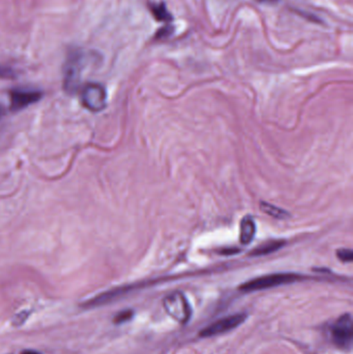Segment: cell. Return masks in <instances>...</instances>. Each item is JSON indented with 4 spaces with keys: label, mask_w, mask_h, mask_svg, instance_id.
Here are the masks:
<instances>
[{
    "label": "cell",
    "mask_w": 353,
    "mask_h": 354,
    "mask_svg": "<svg viewBox=\"0 0 353 354\" xmlns=\"http://www.w3.org/2000/svg\"><path fill=\"white\" fill-rule=\"evenodd\" d=\"M300 279V276L294 274H269V276L261 277V278L249 281V282H247L246 284L240 287V290L245 291V292L265 290V289L273 288V287L296 282Z\"/></svg>",
    "instance_id": "6da1fadb"
},
{
    "label": "cell",
    "mask_w": 353,
    "mask_h": 354,
    "mask_svg": "<svg viewBox=\"0 0 353 354\" xmlns=\"http://www.w3.org/2000/svg\"><path fill=\"white\" fill-rule=\"evenodd\" d=\"M332 340L339 349L350 351L352 347L353 322L352 314H344L332 328Z\"/></svg>",
    "instance_id": "7a4b0ae2"
},
{
    "label": "cell",
    "mask_w": 353,
    "mask_h": 354,
    "mask_svg": "<svg viewBox=\"0 0 353 354\" xmlns=\"http://www.w3.org/2000/svg\"><path fill=\"white\" fill-rule=\"evenodd\" d=\"M107 91L99 83H88L81 93V102L83 106L90 112L103 111L107 106Z\"/></svg>",
    "instance_id": "3957f363"
},
{
    "label": "cell",
    "mask_w": 353,
    "mask_h": 354,
    "mask_svg": "<svg viewBox=\"0 0 353 354\" xmlns=\"http://www.w3.org/2000/svg\"><path fill=\"white\" fill-rule=\"evenodd\" d=\"M82 68L83 56L80 52L75 51L68 57L64 71V88L66 93H73L78 89Z\"/></svg>",
    "instance_id": "277c9868"
},
{
    "label": "cell",
    "mask_w": 353,
    "mask_h": 354,
    "mask_svg": "<svg viewBox=\"0 0 353 354\" xmlns=\"http://www.w3.org/2000/svg\"><path fill=\"white\" fill-rule=\"evenodd\" d=\"M247 316L245 314H236V315L228 316L223 319L218 320L215 324L205 328L201 330L200 336L203 338H209V337L219 336V335L225 334L234 328L244 324Z\"/></svg>",
    "instance_id": "5b68a950"
},
{
    "label": "cell",
    "mask_w": 353,
    "mask_h": 354,
    "mask_svg": "<svg viewBox=\"0 0 353 354\" xmlns=\"http://www.w3.org/2000/svg\"><path fill=\"white\" fill-rule=\"evenodd\" d=\"M10 108L15 111H19L39 102L43 93L37 89L17 88L10 91Z\"/></svg>",
    "instance_id": "8992f818"
},
{
    "label": "cell",
    "mask_w": 353,
    "mask_h": 354,
    "mask_svg": "<svg viewBox=\"0 0 353 354\" xmlns=\"http://www.w3.org/2000/svg\"><path fill=\"white\" fill-rule=\"evenodd\" d=\"M165 308L170 315L178 322H186L190 316V308L184 295L180 293L170 295L165 299Z\"/></svg>",
    "instance_id": "52a82bcc"
},
{
    "label": "cell",
    "mask_w": 353,
    "mask_h": 354,
    "mask_svg": "<svg viewBox=\"0 0 353 354\" xmlns=\"http://www.w3.org/2000/svg\"><path fill=\"white\" fill-rule=\"evenodd\" d=\"M256 232V225L251 216H246L240 223V243L249 245L253 241Z\"/></svg>",
    "instance_id": "ba28073f"
},
{
    "label": "cell",
    "mask_w": 353,
    "mask_h": 354,
    "mask_svg": "<svg viewBox=\"0 0 353 354\" xmlns=\"http://www.w3.org/2000/svg\"><path fill=\"white\" fill-rule=\"evenodd\" d=\"M284 241H273L269 243H265V245H260L257 248L256 250L253 251V255L261 256L267 255V254L273 253V252L277 251V250L281 249L284 245Z\"/></svg>",
    "instance_id": "9c48e42d"
},
{
    "label": "cell",
    "mask_w": 353,
    "mask_h": 354,
    "mask_svg": "<svg viewBox=\"0 0 353 354\" xmlns=\"http://www.w3.org/2000/svg\"><path fill=\"white\" fill-rule=\"evenodd\" d=\"M151 8L153 17H155L157 20L163 21V22H167V21L171 20V15L168 12L165 4H153V6H151Z\"/></svg>",
    "instance_id": "30bf717a"
},
{
    "label": "cell",
    "mask_w": 353,
    "mask_h": 354,
    "mask_svg": "<svg viewBox=\"0 0 353 354\" xmlns=\"http://www.w3.org/2000/svg\"><path fill=\"white\" fill-rule=\"evenodd\" d=\"M261 209L265 212V214H269V216H274V218H284L286 216V212H283L282 209H279V208L275 207V206L269 205V204L261 203Z\"/></svg>",
    "instance_id": "8fae6325"
},
{
    "label": "cell",
    "mask_w": 353,
    "mask_h": 354,
    "mask_svg": "<svg viewBox=\"0 0 353 354\" xmlns=\"http://www.w3.org/2000/svg\"><path fill=\"white\" fill-rule=\"evenodd\" d=\"M338 257L344 262H352L353 260L352 250L345 249L338 251Z\"/></svg>",
    "instance_id": "7c38bea8"
},
{
    "label": "cell",
    "mask_w": 353,
    "mask_h": 354,
    "mask_svg": "<svg viewBox=\"0 0 353 354\" xmlns=\"http://www.w3.org/2000/svg\"><path fill=\"white\" fill-rule=\"evenodd\" d=\"M133 313L131 311L122 312V313L118 314L115 318L116 324H122V322H126V320L131 319Z\"/></svg>",
    "instance_id": "4fadbf2b"
},
{
    "label": "cell",
    "mask_w": 353,
    "mask_h": 354,
    "mask_svg": "<svg viewBox=\"0 0 353 354\" xmlns=\"http://www.w3.org/2000/svg\"><path fill=\"white\" fill-rule=\"evenodd\" d=\"M15 76V73L6 66H0V78L10 79Z\"/></svg>",
    "instance_id": "5bb4252c"
},
{
    "label": "cell",
    "mask_w": 353,
    "mask_h": 354,
    "mask_svg": "<svg viewBox=\"0 0 353 354\" xmlns=\"http://www.w3.org/2000/svg\"><path fill=\"white\" fill-rule=\"evenodd\" d=\"M21 354H41V353H37V351H23V353Z\"/></svg>",
    "instance_id": "9a60e30c"
},
{
    "label": "cell",
    "mask_w": 353,
    "mask_h": 354,
    "mask_svg": "<svg viewBox=\"0 0 353 354\" xmlns=\"http://www.w3.org/2000/svg\"><path fill=\"white\" fill-rule=\"evenodd\" d=\"M260 1L265 2V3H275V2H278L279 0H260Z\"/></svg>",
    "instance_id": "2e32d148"
},
{
    "label": "cell",
    "mask_w": 353,
    "mask_h": 354,
    "mask_svg": "<svg viewBox=\"0 0 353 354\" xmlns=\"http://www.w3.org/2000/svg\"><path fill=\"white\" fill-rule=\"evenodd\" d=\"M4 115V109L3 107H2L1 105H0V120H1L2 116Z\"/></svg>",
    "instance_id": "e0dca14e"
}]
</instances>
